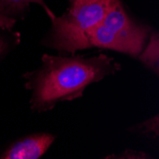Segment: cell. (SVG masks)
<instances>
[{"instance_id": "obj_1", "label": "cell", "mask_w": 159, "mask_h": 159, "mask_svg": "<svg viewBox=\"0 0 159 159\" xmlns=\"http://www.w3.org/2000/svg\"><path fill=\"white\" fill-rule=\"evenodd\" d=\"M120 68V64L103 53L89 58L43 55L41 67L25 75L26 87L32 92L31 108L38 112L47 111L60 101L81 97L89 85Z\"/></svg>"}, {"instance_id": "obj_2", "label": "cell", "mask_w": 159, "mask_h": 159, "mask_svg": "<svg viewBox=\"0 0 159 159\" xmlns=\"http://www.w3.org/2000/svg\"><path fill=\"white\" fill-rule=\"evenodd\" d=\"M69 12L54 17L48 45L60 52H71L89 48L87 34L103 21L116 0H70Z\"/></svg>"}, {"instance_id": "obj_3", "label": "cell", "mask_w": 159, "mask_h": 159, "mask_svg": "<svg viewBox=\"0 0 159 159\" xmlns=\"http://www.w3.org/2000/svg\"><path fill=\"white\" fill-rule=\"evenodd\" d=\"M101 24L113 34L120 52L135 57L146 45L150 29L136 24L129 18L119 0L111 7Z\"/></svg>"}, {"instance_id": "obj_4", "label": "cell", "mask_w": 159, "mask_h": 159, "mask_svg": "<svg viewBox=\"0 0 159 159\" xmlns=\"http://www.w3.org/2000/svg\"><path fill=\"white\" fill-rule=\"evenodd\" d=\"M55 137L51 134H36L16 141L1 154L3 159H38L44 155Z\"/></svg>"}, {"instance_id": "obj_5", "label": "cell", "mask_w": 159, "mask_h": 159, "mask_svg": "<svg viewBox=\"0 0 159 159\" xmlns=\"http://www.w3.org/2000/svg\"><path fill=\"white\" fill-rule=\"evenodd\" d=\"M32 3L40 5L47 11L51 19L55 17L54 13H52V11L48 8L44 0H0V9L2 11L1 16H0V24L10 28L13 23L11 16L24 12L29 5Z\"/></svg>"}, {"instance_id": "obj_6", "label": "cell", "mask_w": 159, "mask_h": 159, "mask_svg": "<svg viewBox=\"0 0 159 159\" xmlns=\"http://www.w3.org/2000/svg\"><path fill=\"white\" fill-rule=\"evenodd\" d=\"M159 41H158V34L155 33L151 36V39L148 43V45H145V49L142 50V52L139 53L138 58L139 60L153 70L157 75L158 74V65H159V59H158V46H159Z\"/></svg>"}, {"instance_id": "obj_7", "label": "cell", "mask_w": 159, "mask_h": 159, "mask_svg": "<svg viewBox=\"0 0 159 159\" xmlns=\"http://www.w3.org/2000/svg\"><path fill=\"white\" fill-rule=\"evenodd\" d=\"M8 27L0 24V61L9 53L12 47L17 44L16 35H11L5 32Z\"/></svg>"}, {"instance_id": "obj_8", "label": "cell", "mask_w": 159, "mask_h": 159, "mask_svg": "<svg viewBox=\"0 0 159 159\" xmlns=\"http://www.w3.org/2000/svg\"><path fill=\"white\" fill-rule=\"evenodd\" d=\"M1 13H2V11H1V9H0V16H1Z\"/></svg>"}]
</instances>
